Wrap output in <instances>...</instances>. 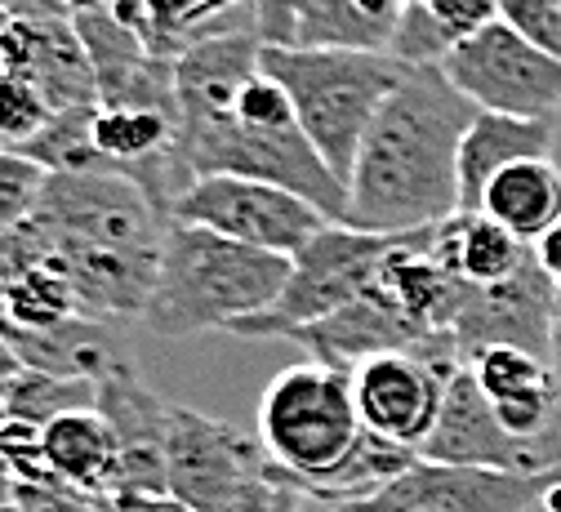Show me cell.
Wrapping results in <instances>:
<instances>
[{"label": "cell", "instance_id": "6da1fadb", "mask_svg": "<svg viewBox=\"0 0 561 512\" xmlns=\"http://www.w3.org/2000/svg\"><path fill=\"white\" fill-rule=\"evenodd\" d=\"M187 179L241 174L312 201L330 224L347 218V187L304 134L290 94L263 67L254 27L219 32L174 58Z\"/></svg>", "mask_w": 561, "mask_h": 512}, {"label": "cell", "instance_id": "7a4b0ae2", "mask_svg": "<svg viewBox=\"0 0 561 512\" xmlns=\"http://www.w3.org/2000/svg\"><path fill=\"white\" fill-rule=\"evenodd\" d=\"M477 107L450 86L442 62L410 67V77L379 107L353 179L347 228L401 237L437 228L459 214V143Z\"/></svg>", "mask_w": 561, "mask_h": 512}, {"label": "cell", "instance_id": "3957f363", "mask_svg": "<svg viewBox=\"0 0 561 512\" xmlns=\"http://www.w3.org/2000/svg\"><path fill=\"white\" fill-rule=\"evenodd\" d=\"M286 281L290 254L254 250L192 224H170L144 326L157 339H192L209 330L228 334L232 326L267 312Z\"/></svg>", "mask_w": 561, "mask_h": 512}, {"label": "cell", "instance_id": "277c9868", "mask_svg": "<svg viewBox=\"0 0 561 512\" xmlns=\"http://www.w3.org/2000/svg\"><path fill=\"white\" fill-rule=\"evenodd\" d=\"M263 67L290 94L295 116L321 161L347 187L362 143L388 103V94L410 77V67L392 54L357 49H299V45H263Z\"/></svg>", "mask_w": 561, "mask_h": 512}, {"label": "cell", "instance_id": "5b68a950", "mask_svg": "<svg viewBox=\"0 0 561 512\" xmlns=\"http://www.w3.org/2000/svg\"><path fill=\"white\" fill-rule=\"evenodd\" d=\"M362 432L353 375L312 356L286 365L259 401V446L280 477H317L334 468Z\"/></svg>", "mask_w": 561, "mask_h": 512}, {"label": "cell", "instance_id": "8992f818", "mask_svg": "<svg viewBox=\"0 0 561 512\" xmlns=\"http://www.w3.org/2000/svg\"><path fill=\"white\" fill-rule=\"evenodd\" d=\"M397 237L362 232L347 224H325L299 254H290V281L276 295V304L228 334L237 339H295L299 330L334 317L357 295L375 285L388 250Z\"/></svg>", "mask_w": 561, "mask_h": 512}, {"label": "cell", "instance_id": "52a82bcc", "mask_svg": "<svg viewBox=\"0 0 561 512\" xmlns=\"http://www.w3.org/2000/svg\"><path fill=\"white\" fill-rule=\"evenodd\" d=\"M459 365L463 361L450 334L428 339L410 352H383V356L362 361L353 371V397H357L362 428L383 436V442L419 451L442 419L446 388Z\"/></svg>", "mask_w": 561, "mask_h": 512}, {"label": "cell", "instance_id": "ba28073f", "mask_svg": "<svg viewBox=\"0 0 561 512\" xmlns=\"http://www.w3.org/2000/svg\"><path fill=\"white\" fill-rule=\"evenodd\" d=\"M442 71L477 112L539 116V121H557L561 112V58L530 45L504 19L459 41L442 58Z\"/></svg>", "mask_w": 561, "mask_h": 512}, {"label": "cell", "instance_id": "9c48e42d", "mask_svg": "<svg viewBox=\"0 0 561 512\" xmlns=\"http://www.w3.org/2000/svg\"><path fill=\"white\" fill-rule=\"evenodd\" d=\"M170 218L174 224L219 232L241 246H254V250H272V254H299L330 224L312 201L276 183L241 179V174L192 179Z\"/></svg>", "mask_w": 561, "mask_h": 512}, {"label": "cell", "instance_id": "30bf717a", "mask_svg": "<svg viewBox=\"0 0 561 512\" xmlns=\"http://www.w3.org/2000/svg\"><path fill=\"white\" fill-rule=\"evenodd\" d=\"M170 494L192 512H219L267 481V455L250 436L215 414L170 406Z\"/></svg>", "mask_w": 561, "mask_h": 512}, {"label": "cell", "instance_id": "8fae6325", "mask_svg": "<svg viewBox=\"0 0 561 512\" xmlns=\"http://www.w3.org/2000/svg\"><path fill=\"white\" fill-rule=\"evenodd\" d=\"M561 481V473L522 477L500 468H463V464H433L414 459L397 481H388L379 494L353 508H312L308 512H535L543 508L548 490Z\"/></svg>", "mask_w": 561, "mask_h": 512}, {"label": "cell", "instance_id": "7c38bea8", "mask_svg": "<svg viewBox=\"0 0 561 512\" xmlns=\"http://www.w3.org/2000/svg\"><path fill=\"white\" fill-rule=\"evenodd\" d=\"M419 459L433 464H463V468H500V473H522V477H543L561 473V451L543 442H517V436L495 419V406L485 401L472 365H459L442 419L433 436L419 446Z\"/></svg>", "mask_w": 561, "mask_h": 512}, {"label": "cell", "instance_id": "4fadbf2b", "mask_svg": "<svg viewBox=\"0 0 561 512\" xmlns=\"http://www.w3.org/2000/svg\"><path fill=\"white\" fill-rule=\"evenodd\" d=\"M99 414L116 436V464L103 494H170V401H161L125 361L99 379Z\"/></svg>", "mask_w": 561, "mask_h": 512}, {"label": "cell", "instance_id": "5bb4252c", "mask_svg": "<svg viewBox=\"0 0 561 512\" xmlns=\"http://www.w3.org/2000/svg\"><path fill=\"white\" fill-rule=\"evenodd\" d=\"M552 308H557V289H552L548 272L539 268V259H530L504 285H468L459 321L450 330L459 361L472 365L490 348H526V352L548 356Z\"/></svg>", "mask_w": 561, "mask_h": 512}, {"label": "cell", "instance_id": "9a60e30c", "mask_svg": "<svg viewBox=\"0 0 561 512\" xmlns=\"http://www.w3.org/2000/svg\"><path fill=\"white\" fill-rule=\"evenodd\" d=\"M0 67H14L58 112L99 103V77L72 14H14L0 41Z\"/></svg>", "mask_w": 561, "mask_h": 512}, {"label": "cell", "instance_id": "2e32d148", "mask_svg": "<svg viewBox=\"0 0 561 512\" xmlns=\"http://www.w3.org/2000/svg\"><path fill=\"white\" fill-rule=\"evenodd\" d=\"M290 343H304L312 361H325L334 371L353 375L362 361L383 356V352H410L419 343H428L410 326V317L392 304V295L375 281L366 295H357L347 308H339L334 317L299 330Z\"/></svg>", "mask_w": 561, "mask_h": 512}, {"label": "cell", "instance_id": "e0dca14e", "mask_svg": "<svg viewBox=\"0 0 561 512\" xmlns=\"http://www.w3.org/2000/svg\"><path fill=\"white\" fill-rule=\"evenodd\" d=\"M557 121L539 116H504V112H477L459 143V214H481V196L500 170L535 157H552Z\"/></svg>", "mask_w": 561, "mask_h": 512}, {"label": "cell", "instance_id": "ac0fdd59", "mask_svg": "<svg viewBox=\"0 0 561 512\" xmlns=\"http://www.w3.org/2000/svg\"><path fill=\"white\" fill-rule=\"evenodd\" d=\"M414 459H419V451L383 442L375 432H362L357 446L334 468H325L317 477H280L267 468V481L276 490L295 494L299 503H312V508H353V503H366L370 494H379L388 481H397Z\"/></svg>", "mask_w": 561, "mask_h": 512}, {"label": "cell", "instance_id": "d6986e66", "mask_svg": "<svg viewBox=\"0 0 561 512\" xmlns=\"http://www.w3.org/2000/svg\"><path fill=\"white\" fill-rule=\"evenodd\" d=\"M5 339L14 348V356L23 361V371H45V375H67V379H90L99 384L103 375H112L116 365H125V348L112 339V326L103 321H62L54 330H23L14 326L5 312Z\"/></svg>", "mask_w": 561, "mask_h": 512}, {"label": "cell", "instance_id": "ffe728a7", "mask_svg": "<svg viewBox=\"0 0 561 512\" xmlns=\"http://www.w3.org/2000/svg\"><path fill=\"white\" fill-rule=\"evenodd\" d=\"M401 19H405V0H304L290 45L392 54Z\"/></svg>", "mask_w": 561, "mask_h": 512}, {"label": "cell", "instance_id": "44dd1931", "mask_svg": "<svg viewBox=\"0 0 561 512\" xmlns=\"http://www.w3.org/2000/svg\"><path fill=\"white\" fill-rule=\"evenodd\" d=\"M437 250L463 285H504L535 259V246L513 237L490 214L446 218V224L437 228Z\"/></svg>", "mask_w": 561, "mask_h": 512}, {"label": "cell", "instance_id": "7402d4cb", "mask_svg": "<svg viewBox=\"0 0 561 512\" xmlns=\"http://www.w3.org/2000/svg\"><path fill=\"white\" fill-rule=\"evenodd\" d=\"M481 214H490L495 224H504L522 241H539L548 228L561 224V170L552 157L517 161L490 179L481 196Z\"/></svg>", "mask_w": 561, "mask_h": 512}, {"label": "cell", "instance_id": "603a6c76", "mask_svg": "<svg viewBox=\"0 0 561 512\" xmlns=\"http://www.w3.org/2000/svg\"><path fill=\"white\" fill-rule=\"evenodd\" d=\"M41 455L58 481H67L81 494H103L116 464V436L99 414V406L72 410L41 428Z\"/></svg>", "mask_w": 561, "mask_h": 512}, {"label": "cell", "instance_id": "cb8c5ba5", "mask_svg": "<svg viewBox=\"0 0 561 512\" xmlns=\"http://www.w3.org/2000/svg\"><path fill=\"white\" fill-rule=\"evenodd\" d=\"M500 19V0H405V19L392 41V58L405 67L442 62L459 41Z\"/></svg>", "mask_w": 561, "mask_h": 512}, {"label": "cell", "instance_id": "d4e9b609", "mask_svg": "<svg viewBox=\"0 0 561 512\" xmlns=\"http://www.w3.org/2000/svg\"><path fill=\"white\" fill-rule=\"evenodd\" d=\"M237 10H250L254 14V0H144L148 45L161 58H183L205 36L254 27V23H232Z\"/></svg>", "mask_w": 561, "mask_h": 512}, {"label": "cell", "instance_id": "484cf974", "mask_svg": "<svg viewBox=\"0 0 561 512\" xmlns=\"http://www.w3.org/2000/svg\"><path fill=\"white\" fill-rule=\"evenodd\" d=\"M99 406V384L90 379H67V375H45V371H23L14 388L5 392V414L27 428H45L58 414L72 410H94Z\"/></svg>", "mask_w": 561, "mask_h": 512}, {"label": "cell", "instance_id": "4316f807", "mask_svg": "<svg viewBox=\"0 0 561 512\" xmlns=\"http://www.w3.org/2000/svg\"><path fill=\"white\" fill-rule=\"evenodd\" d=\"M54 121V107L45 94L14 67H0V148L23 152L27 143H36Z\"/></svg>", "mask_w": 561, "mask_h": 512}, {"label": "cell", "instance_id": "83f0119b", "mask_svg": "<svg viewBox=\"0 0 561 512\" xmlns=\"http://www.w3.org/2000/svg\"><path fill=\"white\" fill-rule=\"evenodd\" d=\"M45 179H49L45 166H36L32 157H23L14 148H0V237L14 232L36 209V201L45 192Z\"/></svg>", "mask_w": 561, "mask_h": 512}, {"label": "cell", "instance_id": "f1b7e54d", "mask_svg": "<svg viewBox=\"0 0 561 512\" xmlns=\"http://www.w3.org/2000/svg\"><path fill=\"white\" fill-rule=\"evenodd\" d=\"M500 19L543 54L561 58V0H500Z\"/></svg>", "mask_w": 561, "mask_h": 512}, {"label": "cell", "instance_id": "f546056e", "mask_svg": "<svg viewBox=\"0 0 561 512\" xmlns=\"http://www.w3.org/2000/svg\"><path fill=\"white\" fill-rule=\"evenodd\" d=\"M304 0H254V32L263 45H290Z\"/></svg>", "mask_w": 561, "mask_h": 512}, {"label": "cell", "instance_id": "4dcf8cb0", "mask_svg": "<svg viewBox=\"0 0 561 512\" xmlns=\"http://www.w3.org/2000/svg\"><path fill=\"white\" fill-rule=\"evenodd\" d=\"M94 512H192L174 494H94Z\"/></svg>", "mask_w": 561, "mask_h": 512}, {"label": "cell", "instance_id": "1f68e13d", "mask_svg": "<svg viewBox=\"0 0 561 512\" xmlns=\"http://www.w3.org/2000/svg\"><path fill=\"white\" fill-rule=\"evenodd\" d=\"M219 512H295V503H290L286 490H276L272 481H263V486L245 490L241 499H232V503L219 508Z\"/></svg>", "mask_w": 561, "mask_h": 512}, {"label": "cell", "instance_id": "d6a6232c", "mask_svg": "<svg viewBox=\"0 0 561 512\" xmlns=\"http://www.w3.org/2000/svg\"><path fill=\"white\" fill-rule=\"evenodd\" d=\"M535 259H539V268L548 272L552 289L561 295V224H557V228H548V232L535 241Z\"/></svg>", "mask_w": 561, "mask_h": 512}, {"label": "cell", "instance_id": "836d02e7", "mask_svg": "<svg viewBox=\"0 0 561 512\" xmlns=\"http://www.w3.org/2000/svg\"><path fill=\"white\" fill-rule=\"evenodd\" d=\"M23 375V361L14 356L10 339H5V321H0V401H5V392L14 388V379Z\"/></svg>", "mask_w": 561, "mask_h": 512}, {"label": "cell", "instance_id": "e575fe53", "mask_svg": "<svg viewBox=\"0 0 561 512\" xmlns=\"http://www.w3.org/2000/svg\"><path fill=\"white\" fill-rule=\"evenodd\" d=\"M548 356H552V371L561 379V295H557V308H552V339H548Z\"/></svg>", "mask_w": 561, "mask_h": 512}, {"label": "cell", "instance_id": "d590c367", "mask_svg": "<svg viewBox=\"0 0 561 512\" xmlns=\"http://www.w3.org/2000/svg\"><path fill=\"white\" fill-rule=\"evenodd\" d=\"M19 5H23L27 14H67L62 0H19Z\"/></svg>", "mask_w": 561, "mask_h": 512}, {"label": "cell", "instance_id": "8d00e7d4", "mask_svg": "<svg viewBox=\"0 0 561 512\" xmlns=\"http://www.w3.org/2000/svg\"><path fill=\"white\" fill-rule=\"evenodd\" d=\"M0 14H23L19 0H0Z\"/></svg>", "mask_w": 561, "mask_h": 512}, {"label": "cell", "instance_id": "74e56055", "mask_svg": "<svg viewBox=\"0 0 561 512\" xmlns=\"http://www.w3.org/2000/svg\"><path fill=\"white\" fill-rule=\"evenodd\" d=\"M10 19H14V14H0V41H5V27H10Z\"/></svg>", "mask_w": 561, "mask_h": 512}, {"label": "cell", "instance_id": "f35d334b", "mask_svg": "<svg viewBox=\"0 0 561 512\" xmlns=\"http://www.w3.org/2000/svg\"><path fill=\"white\" fill-rule=\"evenodd\" d=\"M5 419H10V414H5V401H0V423H5Z\"/></svg>", "mask_w": 561, "mask_h": 512}, {"label": "cell", "instance_id": "ab89813d", "mask_svg": "<svg viewBox=\"0 0 561 512\" xmlns=\"http://www.w3.org/2000/svg\"><path fill=\"white\" fill-rule=\"evenodd\" d=\"M290 499H295V494H290ZM295 512H308V508H299V503H295Z\"/></svg>", "mask_w": 561, "mask_h": 512}, {"label": "cell", "instance_id": "60d3db41", "mask_svg": "<svg viewBox=\"0 0 561 512\" xmlns=\"http://www.w3.org/2000/svg\"><path fill=\"white\" fill-rule=\"evenodd\" d=\"M290 503H295V499H290Z\"/></svg>", "mask_w": 561, "mask_h": 512}]
</instances>
